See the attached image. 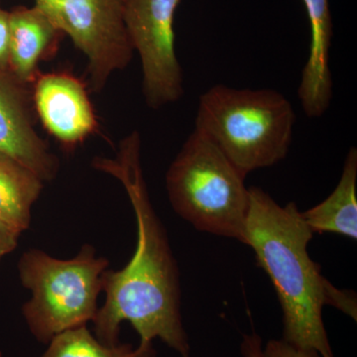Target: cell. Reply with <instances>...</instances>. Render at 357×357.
I'll list each match as a JSON object with an SVG mask.
<instances>
[{
    "mask_svg": "<svg viewBox=\"0 0 357 357\" xmlns=\"http://www.w3.org/2000/svg\"><path fill=\"white\" fill-rule=\"evenodd\" d=\"M91 166L123 185L137 225V243L128 264L103 272L105 301L93 321L95 337L107 345L119 344L121 325L128 321L140 342L160 338L181 357H191L181 314L180 273L165 227L150 201L139 132L119 142L114 158L96 157Z\"/></svg>",
    "mask_w": 357,
    "mask_h": 357,
    "instance_id": "6da1fadb",
    "label": "cell"
},
{
    "mask_svg": "<svg viewBox=\"0 0 357 357\" xmlns=\"http://www.w3.org/2000/svg\"><path fill=\"white\" fill-rule=\"evenodd\" d=\"M312 236L296 204L282 206L261 188H249L245 244L255 251L258 266L278 296L282 340L321 357H333L323 321L332 283L307 252Z\"/></svg>",
    "mask_w": 357,
    "mask_h": 357,
    "instance_id": "7a4b0ae2",
    "label": "cell"
},
{
    "mask_svg": "<svg viewBox=\"0 0 357 357\" xmlns=\"http://www.w3.org/2000/svg\"><path fill=\"white\" fill-rule=\"evenodd\" d=\"M295 121L292 103L279 91L215 84L199 98L195 128L246 177L285 159Z\"/></svg>",
    "mask_w": 357,
    "mask_h": 357,
    "instance_id": "3957f363",
    "label": "cell"
},
{
    "mask_svg": "<svg viewBox=\"0 0 357 357\" xmlns=\"http://www.w3.org/2000/svg\"><path fill=\"white\" fill-rule=\"evenodd\" d=\"M245 176L195 128L166 174L169 201L199 231L245 244L249 189Z\"/></svg>",
    "mask_w": 357,
    "mask_h": 357,
    "instance_id": "277c9868",
    "label": "cell"
},
{
    "mask_svg": "<svg viewBox=\"0 0 357 357\" xmlns=\"http://www.w3.org/2000/svg\"><path fill=\"white\" fill-rule=\"evenodd\" d=\"M109 266V259L98 256L91 244H84L70 259L37 248L21 255L18 274L23 287L31 292L22 314L37 342L48 344L59 333L95 319L102 274Z\"/></svg>",
    "mask_w": 357,
    "mask_h": 357,
    "instance_id": "5b68a950",
    "label": "cell"
},
{
    "mask_svg": "<svg viewBox=\"0 0 357 357\" xmlns=\"http://www.w3.org/2000/svg\"><path fill=\"white\" fill-rule=\"evenodd\" d=\"M35 6L83 52L96 93L130 63L134 50L124 25L126 0H35Z\"/></svg>",
    "mask_w": 357,
    "mask_h": 357,
    "instance_id": "8992f818",
    "label": "cell"
},
{
    "mask_svg": "<svg viewBox=\"0 0 357 357\" xmlns=\"http://www.w3.org/2000/svg\"><path fill=\"white\" fill-rule=\"evenodd\" d=\"M180 3L181 0H126L124 25L133 50L139 54L145 102L153 109L177 102L184 93L174 31Z\"/></svg>",
    "mask_w": 357,
    "mask_h": 357,
    "instance_id": "52a82bcc",
    "label": "cell"
},
{
    "mask_svg": "<svg viewBox=\"0 0 357 357\" xmlns=\"http://www.w3.org/2000/svg\"><path fill=\"white\" fill-rule=\"evenodd\" d=\"M31 102L28 84L0 70V153L50 182L57 177L60 163L35 130Z\"/></svg>",
    "mask_w": 357,
    "mask_h": 357,
    "instance_id": "ba28073f",
    "label": "cell"
},
{
    "mask_svg": "<svg viewBox=\"0 0 357 357\" xmlns=\"http://www.w3.org/2000/svg\"><path fill=\"white\" fill-rule=\"evenodd\" d=\"M32 91L33 105L44 128L67 149L98 130L86 86L69 73L40 74Z\"/></svg>",
    "mask_w": 357,
    "mask_h": 357,
    "instance_id": "9c48e42d",
    "label": "cell"
},
{
    "mask_svg": "<svg viewBox=\"0 0 357 357\" xmlns=\"http://www.w3.org/2000/svg\"><path fill=\"white\" fill-rule=\"evenodd\" d=\"M310 28L311 43L298 96L305 114L318 119L330 107L333 98V79L330 51L333 39V20L330 0H302Z\"/></svg>",
    "mask_w": 357,
    "mask_h": 357,
    "instance_id": "30bf717a",
    "label": "cell"
},
{
    "mask_svg": "<svg viewBox=\"0 0 357 357\" xmlns=\"http://www.w3.org/2000/svg\"><path fill=\"white\" fill-rule=\"evenodd\" d=\"M9 21V70L21 83L33 84L40 75L39 63L57 51L64 34L36 6L15 7Z\"/></svg>",
    "mask_w": 357,
    "mask_h": 357,
    "instance_id": "8fae6325",
    "label": "cell"
},
{
    "mask_svg": "<svg viewBox=\"0 0 357 357\" xmlns=\"http://www.w3.org/2000/svg\"><path fill=\"white\" fill-rule=\"evenodd\" d=\"M357 150L351 148L345 158L342 177L332 194L306 211L303 220L314 234L332 232L357 238Z\"/></svg>",
    "mask_w": 357,
    "mask_h": 357,
    "instance_id": "7c38bea8",
    "label": "cell"
},
{
    "mask_svg": "<svg viewBox=\"0 0 357 357\" xmlns=\"http://www.w3.org/2000/svg\"><path fill=\"white\" fill-rule=\"evenodd\" d=\"M43 188L36 174L0 153V218L21 234L31 225L32 206Z\"/></svg>",
    "mask_w": 357,
    "mask_h": 357,
    "instance_id": "4fadbf2b",
    "label": "cell"
},
{
    "mask_svg": "<svg viewBox=\"0 0 357 357\" xmlns=\"http://www.w3.org/2000/svg\"><path fill=\"white\" fill-rule=\"evenodd\" d=\"M41 357H156V351L153 342H140L137 347L102 344L88 326H82L52 338Z\"/></svg>",
    "mask_w": 357,
    "mask_h": 357,
    "instance_id": "5bb4252c",
    "label": "cell"
},
{
    "mask_svg": "<svg viewBox=\"0 0 357 357\" xmlns=\"http://www.w3.org/2000/svg\"><path fill=\"white\" fill-rule=\"evenodd\" d=\"M263 357H321L318 352L300 349L284 340H272L268 342Z\"/></svg>",
    "mask_w": 357,
    "mask_h": 357,
    "instance_id": "9a60e30c",
    "label": "cell"
},
{
    "mask_svg": "<svg viewBox=\"0 0 357 357\" xmlns=\"http://www.w3.org/2000/svg\"><path fill=\"white\" fill-rule=\"evenodd\" d=\"M326 305H331L340 310L356 321V294L347 291L338 290L335 286H331L326 296Z\"/></svg>",
    "mask_w": 357,
    "mask_h": 357,
    "instance_id": "2e32d148",
    "label": "cell"
},
{
    "mask_svg": "<svg viewBox=\"0 0 357 357\" xmlns=\"http://www.w3.org/2000/svg\"><path fill=\"white\" fill-rule=\"evenodd\" d=\"M9 59H10V21L9 11L4 10L0 6V70H9Z\"/></svg>",
    "mask_w": 357,
    "mask_h": 357,
    "instance_id": "e0dca14e",
    "label": "cell"
},
{
    "mask_svg": "<svg viewBox=\"0 0 357 357\" xmlns=\"http://www.w3.org/2000/svg\"><path fill=\"white\" fill-rule=\"evenodd\" d=\"M21 232L0 218V261L18 246Z\"/></svg>",
    "mask_w": 357,
    "mask_h": 357,
    "instance_id": "ac0fdd59",
    "label": "cell"
},
{
    "mask_svg": "<svg viewBox=\"0 0 357 357\" xmlns=\"http://www.w3.org/2000/svg\"><path fill=\"white\" fill-rule=\"evenodd\" d=\"M261 338L259 335H244L243 342L241 344V351L244 357H263L261 349Z\"/></svg>",
    "mask_w": 357,
    "mask_h": 357,
    "instance_id": "d6986e66",
    "label": "cell"
},
{
    "mask_svg": "<svg viewBox=\"0 0 357 357\" xmlns=\"http://www.w3.org/2000/svg\"><path fill=\"white\" fill-rule=\"evenodd\" d=\"M0 357H3V354H2L1 349H0Z\"/></svg>",
    "mask_w": 357,
    "mask_h": 357,
    "instance_id": "ffe728a7",
    "label": "cell"
}]
</instances>
